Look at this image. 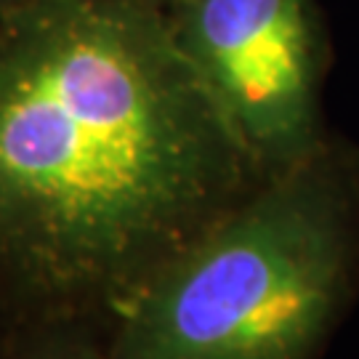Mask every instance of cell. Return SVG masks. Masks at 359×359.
Segmentation results:
<instances>
[{
	"label": "cell",
	"mask_w": 359,
	"mask_h": 359,
	"mask_svg": "<svg viewBox=\"0 0 359 359\" xmlns=\"http://www.w3.org/2000/svg\"><path fill=\"white\" fill-rule=\"evenodd\" d=\"M264 173L147 0L0 13V301L112 320Z\"/></svg>",
	"instance_id": "6da1fadb"
},
{
	"label": "cell",
	"mask_w": 359,
	"mask_h": 359,
	"mask_svg": "<svg viewBox=\"0 0 359 359\" xmlns=\"http://www.w3.org/2000/svg\"><path fill=\"white\" fill-rule=\"evenodd\" d=\"M359 290V154L271 170L112 317L107 359H322Z\"/></svg>",
	"instance_id": "7a4b0ae2"
},
{
	"label": "cell",
	"mask_w": 359,
	"mask_h": 359,
	"mask_svg": "<svg viewBox=\"0 0 359 359\" xmlns=\"http://www.w3.org/2000/svg\"><path fill=\"white\" fill-rule=\"evenodd\" d=\"M165 16L264 176L325 142L322 35L311 0H179Z\"/></svg>",
	"instance_id": "3957f363"
},
{
	"label": "cell",
	"mask_w": 359,
	"mask_h": 359,
	"mask_svg": "<svg viewBox=\"0 0 359 359\" xmlns=\"http://www.w3.org/2000/svg\"><path fill=\"white\" fill-rule=\"evenodd\" d=\"M25 359H107V354L80 325H46V333Z\"/></svg>",
	"instance_id": "277c9868"
},
{
	"label": "cell",
	"mask_w": 359,
	"mask_h": 359,
	"mask_svg": "<svg viewBox=\"0 0 359 359\" xmlns=\"http://www.w3.org/2000/svg\"><path fill=\"white\" fill-rule=\"evenodd\" d=\"M29 3H38V0H0V13L16 11V8H25Z\"/></svg>",
	"instance_id": "5b68a950"
},
{
	"label": "cell",
	"mask_w": 359,
	"mask_h": 359,
	"mask_svg": "<svg viewBox=\"0 0 359 359\" xmlns=\"http://www.w3.org/2000/svg\"><path fill=\"white\" fill-rule=\"evenodd\" d=\"M147 3H152L154 8H160V11L165 13V11H170V8H173L179 0H147Z\"/></svg>",
	"instance_id": "8992f818"
}]
</instances>
